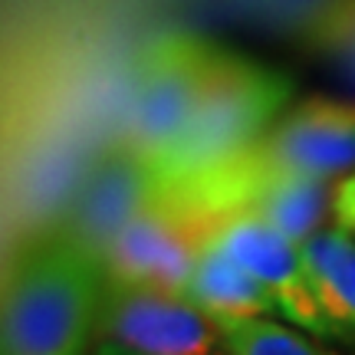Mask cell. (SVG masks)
<instances>
[{
    "mask_svg": "<svg viewBox=\"0 0 355 355\" xmlns=\"http://www.w3.org/2000/svg\"><path fill=\"white\" fill-rule=\"evenodd\" d=\"M109 270L63 227L24 247L3 279V355H89Z\"/></svg>",
    "mask_w": 355,
    "mask_h": 355,
    "instance_id": "cell-1",
    "label": "cell"
},
{
    "mask_svg": "<svg viewBox=\"0 0 355 355\" xmlns=\"http://www.w3.org/2000/svg\"><path fill=\"white\" fill-rule=\"evenodd\" d=\"M290 99L293 79L286 73L220 46L184 135L158 168L168 191L198 184L241 162L283 119Z\"/></svg>",
    "mask_w": 355,
    "mask_h": 355,
    "instance_id": "cell-2",
    "label": "cell"
},
{
    "mask_svg": "<svg viewBox=\"0 0 355 355\" xmlns=\"http://www.w3.org/2000/svg\"><path fill=\"white\" fill-rule=\"evenodd\" d=\"M217 53V43L188 30L155 37L141 50L132 76L122 141L162 168L198 109Z\"/></svg>",
    "mask_w": 355,
    "mask_h": 355,
    "instance_id": "cell-3",
    "label": "cell"
},
{
    "mask_svg": "<svg viewBox=\"0 0 355 355\" xmlns=\"http://www.w3.org/2000/svg\"><path fill=\"white\" fill-rule=\"evenodd\" d=\"M99 332L105 345L128 355H227L217 322L181 293L112 277Z\"/></svg>",
    "mask_w": 355,
    "mask_h": 355,
    "instance_id": "cell-4",
    "label": "cell"
},
{
    "mask_svg": "<svg viewBox=\"0 0 355 355\" xmlns=\"http://www.w3.org/2000/svg\"><path fill=\"white\" fill-rule=\"evenodd\" d=\"M165 198L168 181L158 165L128 141H119L105 148L79 181L63 230L102 257L132 220L148 214Z\"/></svg>",
    "mask_w": 355,
    "mask_h": 355,
    "instance_id": "cell-5",
    "label": "cell"
},
{
    "mask_svg": "<svg viewBox=\"0 0 355 355\" xmlns=\"http://www.w3.org/2000/svg\"><path fill=\"white\" fill-rule=\"evenodd\" d=\"M211 243L220 247L237 266L263 286L279 309V319L293 329L313 336L319 343L332 339L326 319L319 313L313 296V283L303 263V247L283 237L277 227H270L257 214H230L211 234Z\"/></svg>",
    "mask_w": 355,
    "mask_h": 355,
    "instance_id": "cell-6",
    "label": "cell"
},
{
    "mask_svg": "<svg viewBox=\"0 0 355 355\" xmlns=\"http://www.w3.org/2000/svg\"><path fill=\"white\" fill-rule=\"evenodd\" d=\"M214 220L188 204L165 198L148 214L132 220L102 254L112 279L145 283L181 293L201 247L214 234Z\"/></svg>",
    "mask_w": 355,
    "mask_h": 355,
    "instance_id": "cell-7",
    "label": "cell"
},
{
    "mask_svg": "<svg viewBox=\"0 0 355 355\" xmlns=\"http://www.w3.org/2000/svg\"><path fill=\"white\" fill-rule=\"evenodd\" d=\"M260 171L332 181L355 171V102L309 96L290 105L283 119L250 148Z\"/></svg>",
    "mask_w": 355,
    "mask_h": 355,
    "instance_id": "cell-8",
    "label": "cell"
},
{
    "mask_svg": "<svg viewBox=\"0 0 355 355\" xmlns=\"http://www.w3.org/2000/svg\"><path fill=\"white\" fill-rule=\"evenodd\" d=\"M181 296L194 303L214 322L234 319H279L273 296L257 283L243 266H237L220 247L207 241L188 273ZM283 322V319H279Z\"/></svg>",
    "mask_w": 355,
    "mask_h": 355,
    "instance_id": "cell-9",
    "label": "cell"
},
{
    "mask_svg": "<svg viewBox=\"0 0 355 355\" xmlns=\"http://www.w3.org/2000/svg\"><path fill=\"white\" fill-rule=\"evenodd\" d=\"M303 263L332 339L355 343V234L322 227L303 243Z\"/></svg>",
    "mask_w": 355,
    "mask_h": 355,
    "instance_id": "cell-10",
    "label": "cell"
},
{
    "mask_svg": "<svg viewBox=\"0 0 355 355\" xmlns=\"http://www.w3.org/2000/svg\"><path fill=\"white\" fill-rule=\"evenodd\" d=\"M227 355H336L329 345L279 319H234L217 322Z\"/></svg>",
    "mask_w": 355,
    "mask_h": 355,
    "instance_id": "cell-11",
    "label": "cell"
},
{
    "mask_svg": "<svg viewBox=\"0 0 355 355\" xmlns=\"http://www.w3.org/2000/svg\"><path fill=\"white\" fill-rule=\"evenodd\" d=\"M319 37L339 69L355 83V0H343L332 13H326V20L319 24Z\"/></svg>",
    "mask_w": 355,
    "mask_h": 355,
    "instance_id": "cell-12",
    "label": "cell"
},
{
    "mask_svg": "<svg viewBox=\"0 0 355 355\" xmlns=\"http://www.w3.org/2000/svg\"><path fill=\"white\" fill-rule=\"evenodd\" d=\"M332 217H336V224L343 230L355 234V171L349 178H343V184H336Z\"/></svg>",
    "mask_w": 355,
    "mask_h": 355,
    "instance_id": "cell-13",
    "label": "cell"
},
{
    "mask_svg": "<svg viewBox=\"0 0 355 355\" xmlns=\"http://www.w3.org/2000/svg\"><path fill=\"white\" fill-rule=\"evenodd\" d=\"M92 355H128V352H122V349H115V345H105V343H99V349Z\"/></svg>",
    "mask_w": 355,
    "mask_h": 355,
    "instance_id": "cell-14",
    "label": "cell"
}]
</instances>
